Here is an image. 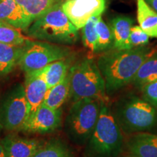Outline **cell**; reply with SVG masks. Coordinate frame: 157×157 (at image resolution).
Listing matches in <instances>:
<instances>
[{
    "label": "cell",
    "mask_w": 157,
    "mask_h": 157,
    "mask_svg": "<svg viewBox=\"0 0 157 157\" xmlns=\"http://www.w3.org/2000/svg\"><path fill=\"white\" fill-rule=\"evenodd\" d=\"M32 39L31 37L24 36L21 29L0 21V43L20 46L24 45Z\"/></svg>",
    "instance_id": "obj_22"
},
{
    "label": "cell",
    "mask_w": 157,
    "mask_h": 157,
    "mask_svg": "<svg viewBox=\"0 0 157 157\" xmlns=\"http://www.w3.org/2000/svg\"><path fill=\"white\" fill-rule=\"evenodd\" d=\"M60 109H50L42 103L30 114L21 131L33 133L52 132L60 126Z\"/></svg>",
    "instance_id": "obj_10"
},
{
    "label": "cell",
    "mask_w": 157,
    "mask_h": 157,
    "mask_svg": "<svg viewBox=\"0 0 157 157\" xmlns=\"http://www.w3.org/2000/svg\"><path fill=\"white\" fill-rule=\"evenodd\" d=\"M6 157H32L44 144L42 140L16 136H7L0 141Z\"/></svg>",
    "instance_id": "obj_12"
},
{
    "label": "cell",
    "mask_w": 157,
    "mask_h": 157,
    "mask_svg": "<svg viewBox=\"0 0 157 157\" xmlns=\"http://www.w3.org/2000/svg\"><path fill=\"white\" fill-rule=\"evenodd\" d=\"M98 16H93L88 20L82 28V42L86 48L93 53L97 52L98 36L96 23Z\"/></svg>",
    "instance_id": "obj_25"
},
{
    "label": "cell",
    "mask_w": 157,
    "mask_h": 157,
    "mask_svg": "<svg viewBox=\"0 0 157 157\" xmlns=\"http://www.w3.org/2000/svg\"><path fill=\"white\" fill-rule=\"evenodd\" d=\"M62 8L78 29H82L90 17L101 15L105 8V0H64Z\"/></svg>",
    "instance_id": "obj_9"
},
{
    "label": "cell",
    "mask_w": 157,
    "mask_h": 157,
    "mask_svg": "<svg viewBox=\"0 0 157 157\" xmlns=\"http://www.w3.org/2000/svg\"><path fill=\"white\" fill-rule=\"evenodd\" d=\"M70 96L74 101L81 99H95L107 104L109 96L104 78L98 65L91 58L76 63L68 71Z\"/></svg>",
    "instance_id": "obj_4"
},
{
    "label": "cell",
    "mask_w": 157,
    "mask_h": 157,
    "mask_svg": "<svg viewBox=\"0 0 157 157\" xmlns=\"http://www.w3.org/2000/svg\"><path fill=\"white\" fill-rule=\"evenodd\" d=\"M25 15L34 21L60 0H15Z\"/></svg>",
    "instance_id": "obj_21"
},
{
    "label": "cell",
    "mask_w": 157,
    "mask_h": 157,
    "mask_svg": "<svg viewBox=\"0 0 157 157\" xmlns=\"http://www.w3.org/2000/svg\"><path fill=\"white\" fill-rule=\"evenodd\" d=\"M69 96L70 82L68 73V75L62 82L49 88L43 103L50 109H59Z\"/></svg>",
    "instance_id": "obj_19"
},
{
    "label": "cell",
    "mask_w": 157,
    "mask_h": 157,
    "mask_svg": "<svg viewBox=\"0 0 157 157\" xmlns=\"http://www.w3.org/2000/svg\"><path fill=\"white\" fill-rule=\"evenodd\" d=\"M0 157H6L5 150H4V148L1 143H0Z\"/></svg>",
    "instance_id": "obj_29"
},
{
    "label": "cell",
    "mask_w": 157,
    "mask_h": 157,
    "mask_svg": "<svg viewBox=\"0 0 157 157\" xmlns=\"http://www.w3.org/2000/svg\"><path fill=\"white\" fill-rule=\"evenodd\" d=\"M70 50L44 41H29L23 45L18 66L25 73L41 69L56 60L66 59Z\"/></svg>",
    "instance_id": "obj_7"
},
{
    "label": "cell",
    "mask_w": 157,
    "mask_h": 157,
    "mask_svg": "<svg viewBox=\"0 0 157 157\" xmlns=\"http://www.w3.org/2000/svg\"><path fill=\"white\" fill-rule=\"evenodd\" d=\"M32 157H74L70 148L61 141L52 140L44 143Z\"/></svg>",
    "instance_id": "obj_23"
},
{
    "label": "cell",
    "mask_w": 157,
    "mask_h": 157,
    "mask_svg": "<svg viewBox=\"0 0 157 157\" xmlns=\"http://www.w3.org/2000/svg\"><path fill=\"white\" fill-rule=\"evenodd\" d=\"M63 2L58 1L33 21L25 30L28 36L54 44H74L78 39V29L63 10Z\"/></svg>",
    "instance_id": "obj_2"
},
{
    "label": "cell",
    "mask_w": 157,
    "mask_h": 157,
    "mask_svg": "<svg viewBox=\"0 0 157 157\" xmlns=\"http://www.w3.org/2000/svg\"><path fill=\"white\" fill-rule=\"evenodd\" d=\"M68 71L69 63L63 59L51 63L37 71L44 78L48 87L51 88L62 82L68 75Z\"/></svg>",
    "instance_id": "obj_17"
},
{
    "label": "cell",
    "mask_w": 157,
    "mask_h": 157,
    "mask_svg": "<svg viewBox=\"0 0 157 157\" xmlns=\"http://www.w3.org/2000/svg\"><path fill=\"white\" fill-rule=\"evenodd\" d=\"M149 36L146 33L143 31L139 25H134L132 27L129 35V43L132 48L145 46L148 44Z\"/></svg>",
    "instance_id": "obj_26"
},
{
    "label": "cell",
    "mask_w": 157,
    "mask_h": 157,
    "mask_svg": "<svg viewBox=\"0 0 157 157\" xmlns=\"http://www.w3.org/2000/svg\"><path fill=\"white\" fill-rule=\"evenodd\" d=\"M143 98L157 109V80L140 88Z\"/></svg>",
    "instance_id": "obj_27"
},
{
    "label": "cell",
    "mask_w": 157,
    "mask_h": 157,
    "mask_svg": "<svg viewBox=\"0 0 157 157\" xmlns=\"http://www.w3.org/2000/svg\"><path fill=\"white\" fill-rule=\"evenodd\" d=\"M30 109L25 97L24 86L17 84L6 95L1 109V124L7 130H22L28 120Z\"/></svg>",
    "instance_id": "obj_8"
},
{
    "label": "cell",
    "mask_w": 157,
    "mask_h": 157,
    "mask_svg": "<svg viewBox=\"0 0 157 157\" xmlns=\"http://www.w3.org/2000/svg\"><path fill=\"white\" fill-rule=\"evenodd\" d=\"M145 1L157 13V0H145Z\"/></svg>",
    "instance_id": "obj_28"
},
{
    "label": "cell",
    "mask_w": 157,
    "mask_h": 157,
    "mask_svg": "<svg viewBox=\"0 0 157 157\" xmlns=\"http://www.w3.org/2000/svg\"><path fill=\"white\" fill-rule=\"evenodd\" d=\"M126 146L130 157H157V135L135 133L129 137Z\"/></svg>",
    "instance_id": "obj_13"
},
{
    "label": "cell",
    "mask_w": 157,
    "mask_h": 157,
    "mask_svg": "<svg viewBox=\"0 0 157 157\" xmlns=\"http://www.w3.org/2000/svg\"><path fill=\"white\" fill-rule=\"evenodd\" d=\"M102 103L89 98L74 101L66 116L65 127L74 143L81 146L89 140L98 122Z\"/></svg>",
    "instance_id": "obj_6"
},
{
    "label": "cell",
    "mask_w": 157,
    "mask_h": 157,
    "mask_svg": "<svg viewBox=\"0 0 157 157\" xmlns=\"http://www.w3.org/2000/svg\"><path fill=\"white\" fill-rule=\"evenodd\" d=\"M124 137L113 111L102 103L101 113L93 134L88 140L89 157H118L123 148Z\"/></svg>",
    "instance_id": "obj_5"
},
{
    "label": "cell",
    "mask_w": 157,
    "mask_h": 157,
    "mask_svg": "<svg viewBox=\"0 0 157 157\" xmlns=\"http://www.w3.org/2000/svg\"><path fill=\"white\" fill-rule=\"evenodd\" d=\"M137 19L149 37L157 39V13L145 0H137Z\"/></svg>",
    "instance_id": "obj_16"
},
{
    "label": "cell",
    "mask_w": 157,
    "mask_h": 157,
    "mask_svg": "<svg viewBox=\"0 0 157 157\" xmlns=\"http://www.w3.org/2000/svg\"><path fill=\"white\" fill-rule=\"evenodd\" d=\"M0 21L24 31L32 23L15 0H0Z\"/></svg>",
    "instance_id": "obj_14"
},
{
    "label": "cell",
    "mask_w": 157,
    "mask_h": 157,
    "mask_svg": "<svg viewBox=\"0 0 157 157\" xmlns=\"http://www.w3.org/2000/svg\"><path fill=\"white\" fill-rule=\"evenodd\" d=\"M23 47L0 43V76L10 74L18 64Z\"/></svg>",
    "instance_id": "obj_18"
},
{
    "label": "cell",
    "mask_w": 157,
    "mask_h": 157,
    "mask_svg": "<svg viewBox=\"0 0 157 157\" xmlns=\"http://www.w3.org/2000/svg\"><path fill=\"white\" fill-rule=\"evenodd\" d=\"M48 90V84L37 71L25 73L24 90L30 114L43 103Z\"/></svg>",
    "instance_id": "obj_11"
},
{
    "label": "cell",
    "mask_w": 157,
    "mask_h": 157,
    "mask_svg": "<svg viewBox=\"0 0 157 157\" xmlns=\"http://www.w3.org/2000/svg\"><path fill=\"white\" fill-rule=\"evenodd\" d=\"M155 51L145 45L127 50L115 49L100 56L97 65L105 81L108 96L131 83L141 65Z\"/></svg>",
    "instance_id": "obj_1"
},
{
    "label": "cell",
    "mask_w": 157,
    "mask_h": 157,
    "mask_svg": "<svg viewBox=\"0 0 157 157\" xmlns=\"http://www.w3.org/2000/svg\"><path fill=\"white\" fill-rule=\"evenodd\" d=\"M113 113L126 134L150 132L157 127V109L136 95H127L119 99Z\"/></svg>",
    "instance_id": "obj_3"
},
{
    "label": "cell",
    "mask_w": 157,
    "mask_h": 157,
    "mask_svg": "<svg viewBox=\"0 0 157 157\" xmlns=\"http://www.w3.org/2000/svg\"><path fill=\"white\" fill-rule=\"evenodd\" d=\"M157 80V50L141 65L132 80L135 86L141 88Z\"/></svg>",
    "instance_id": "obj_20"
},
{
    "label": "cell",
    "mask_w": 157,
    "mask_h": 157,
    "mask_svg": "<svg viewBox=\"0 0 157 157\" xmlns=\"http://www.w3.org/2000/svg\"><path fill=\"white\" fill-rule=\"evenodd\" d=\"M133 20L127 16H117L111 21V31L113 38V48L117 50L132 48L129 43L130 31Z\"/></svg>",
    "instance_id": "obj_15"
},
{
    "label": "cell",
    "mask_w": 157,
    "mask_h": 157,
    "mask_svg": "<svg viewBox=\"0 0 157 157\" xmlns=\"http://www.w3.org/2000/svg\"><path fill=\"white\" fill-rule=\"evenodd\" d=\"M96 31L98 36L97 52L109 50L113 45L112 31L110 27L102 19L101 15L98 16L96 23Z\"/></svg>",
    "instance_id": "obj_24"
}]
</instances>
